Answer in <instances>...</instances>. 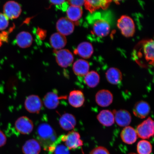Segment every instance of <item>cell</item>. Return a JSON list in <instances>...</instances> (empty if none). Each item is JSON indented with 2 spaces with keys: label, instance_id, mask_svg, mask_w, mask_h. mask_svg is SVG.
Listing matches in <instances>:
<instances>
[{
  "label": "cell",
  "instance_id": "33",
  "mask_svg": "<svg viewBox=\"0 0 154 154\" xmlns=\"http://www.w3.org/2000/svg\"><path fill=\"white\" fill-rule=\"evenodd\" d=\"M67 2L71 6L81 7L84 5L85 1H69Z\"/></svg>",
  "mask_w": 154,
  "mask_h": 154
},
{
  "label": "cell",
  "instance_id": "10",
  "mask_svg": "<svg viewBox=\"0 0 154 154\" xmlns=\"http://www.w3.org/2000/svg\"><path fill=\"white\" fill-rule=\"evenodd\" d=\"M112 112L114 115L115 121L119 126H128L131 122V116L128 111L125 109L113 110Z\"/></svg>",
  "mask_w": 154,
  "mask_h": 154
},
{
  "label": "cell",
  "instance_id": "36",
  "mask_svg": "<svg viewBox=\"0 0 154 154\" xmlns=\"http://www.w3.org/2000/svg\"><path fill=\"white\" fill-rule=\"evenodd\" d=\"M128 154H136L135 153H130Z\"/></svg>",
  "mask_w": 154,
  "mask_h": 154
},
{
  "label": "cell",
  "instance_id": "14",
  "mask_svg": "<svg viewBox=\"0 0 154 154\" xmlns=\"http://www.w3.org/2000/svg\"><path fill=\"white\" fill-rule=\"evenodd\" d=\"M111 2L106 0H88L85 1L84 5L86 9L92 13L99 9H107Z\"/></svg>",
  "mask_w": 154,
  "mask_h": 154
},
{
  "label": "cell",
  "instance_id": "4",
  "mask_svg": "<svg viewBox=\"0 0 154 154\" xmlns=\"http://www.w3.org/2000/svg\"><path fill=\"white\" fill-rule=\"evenodd\" d=\"M60 140L64 142L69 150L76 149L83 145L80 134L75 131H71L67 134L61 136Z\"/></svg>",
  "mask_w": 154,
  "mask_h": 154
},
{
  "label": "cell",
  "instance_id": "31",
  "mask_svg": "<svg viewBox=\"0 0 154 154\" xmlns=\"http://www.w3.org/2000/svg\"><path fill=\"white\" fill-rule=\"evenodd\" d=\"M54 152L55 154H70L68 148L63 144L56 146Z\"/></svg>",
  "mask_w": 154,
  "mask_h": 154
},
{
  "label": "cell",
  "instance_id": "8",
  "mask_svg": "<svg viewBox=\"0 0 154 154\" xmlns=\"http://www.w3.org/2000/svg\"><path fill=\"white\" fill-rule=\"evenodd\" d=\"M55 57L57 64L64 68L70 66L74 61V56L69 50L67 49L59 50L56 53Z\"/></svg>",
  "mask_w": 154,
  "mask_h": 154
},
{
  "label": "cell",
  "instance_id": "30",
  "mask_svg": "<svg viewBox=\"0 0 154 154\" xmlns=\"http://www.w3.org/2000/svg\"><path fill=\"white\" fill-rule=\"evenodd\" d=\"M9 19L5 15L0 13V31L4 30L8 26Z\"/></svg>",
  "mask_w": 154,
  "mask_h": 154
},
{
  "label": "cell",
  "instance_id": "15",
  "mask_svg": "<svg viewBox=\"0 0 154 154\" xmlns=\"http://www.w3.org/2000/svg\"><path fill=\"white\" fill-rule=\"evenodd\" d=\"M59 123L61 128L65 131L72 130L76 125V120L74 115L69 113H65L59 119Z\"/></svg>",
  "mask_w": 154,
  "mask_h": 154
},
{
  "label": "cell",
  "instance_id": "22",
  "mask_svg": "<svg viewBox=\"0 0 154 154\" xmlns=\"http://www.w3.org/2000/svg\"><path fill=\"white\" fill-rule=\"evenodd\" d=\"M16 41L19 47L22 48H26L32 45L33 38L31 34L29 32H22L17 35Z\"/></svg>",
  "mask_w": 154,
  "mask_h": 154
},
{
  "label": "cell",
  "instance_id": "12",
  "mask_svg": "<svg viewBox=\"0 0 154 154\" xmlns=\"http://www.w3.org/2000/svg\"><path fill=\"white\" fill-rule=\"evenodd\" d=\"M96 103L102 107H107L112 103L113 96L111 92L107 90H101L98 91L95 96Z\"/></svg>",
  "mask_w": 154,
  "mask_h": 154
},
{
  "label": "cell",
  "instance_id": "13",
  "mask_svg": "<svg viewBox=\"0 0 154 154\" xmlns=\"http://www.w3.org/2000/svg\"><path fill=\"white\" fill-rule=\"evenodd\" d=\"M151 108L147 102L140 101L137 103L135 105L133 112L135 116L140 119L146 118L149 115Z\"/></svg>",
  "mask_w": 154,
  "mask_h": 154
},
{
  "label": "cell",
  "instance_id": "32",
  "mask_svg": "<svg viewBox=\"0 0 154 154\" xmlns=\"http://www.w3.org/2000/svg\"><path fill=\"white\" fill-rule=\"evenodd\" d=\"M89 154H110V153L108 150L106 148L102 146H99L92 150Z\"/></svg>",
  "mask_w": 154,
  "mask_h": 154
},
{
  "label": "cell",
  "instance_id": "2",
  "mask_svg": "<svg viewBox=\"0 0 154 154\" xmlns=\"http://www.w3.org/2000/svg\"><path fill=\"white\" fill-rule=\"evenodd\" d=\"M117 26L121 33L126 37L133 36L135 26L133 19L127 15H122L117 21Z\"/></svg>",
  "mask_w": 154,
  "mask_h": 154
},
{
  "label": "cell",
  "instance_id": "5",
  "mask_svg": "<svg viewBox=\"0 0 154 154\" xmlns=\"http://www.w3.org/2000/svg\"><path fill=\"white\" fill-rule=\"evenodd\" d=\"M43 102L37 95H30L27 97L24 102L25 108L28 112L39 113L43 107Z\"/></svg>",
  "mask_w": 154,
  "mask_h": 154
},
{
  "label": "cell",
  "instance_id": "19",
  "mask_svg": "<svg viewBox=\"0 0 154 154\" xmlns=\"http://www.w3.org/2000/svg\"><path fill=\"white\" fill-rule=\"evenodd\" d=\"M89 63L84 60L79 59L73 65V70L75 74L79 76H84L89 72Z\"/></svg>",
  "mask_w": 154,
  "mask_h": 154
},
{
  "label": "cell",
  "instance_id": "7",
  "mask_svg": "<svg viewBox=\"0 0 154 154\" xmlns=\"http://www.w3.org/2000/svg\"><path fill=\"white\" fill-rule=\"evenodd\" d=\"M3 12L8 18L13 19L18 18L22 12V8L17 2L10 1L5 3L3 7Z\"/></svg>",
  "mask_w": 154,
  "mask_h": 154
},
{
  "label": "cell",
  "instance_id": "11",
  "mask_svg": "<svg viewBox=\"0 0 154 154\" xmlns=\"http://www.w3.org/2000/svg\"><path fill=\"white\" fill-rule=\"evenodd\" d=\"M93 30L94 34L98 37H105L110 32V25L104 19H99L94 23Z\"/></svg>",
  "mask_w": 154,
  "mask_h": 154
},
{
  "label": "cell",
  "instance_id": "1",
  "mask_svg": "<svg viewBox=\"0 0 154 154\" xmlns=\"http://www.w3.org/2000/svg\"><path fill=\"white\" fill-rule=\"evenodd\" d=\"M37 134L39 142L44 150L52 153L58 144L56 133L51 125L43 123L38 126Z\"/></svg>",
  "mask_w": 154,
  "mask_h": 154
},
{
  "label": "cell",
  "instance_id": "29",
  "mask_svg": "<svg viewBox=\"0 0 154 154\" xmlns=\"http://www.w3.org/2000/svg\"><path fill=\"white\" fill-rule=\"evenodd\" d=\"M137 151L138 154H151L152 151V144L148 140H140L137 144Z\"/></svg>",
  "mask_w": 154,
  "mask_h": 154
},
{
  "label": "cell",
  "instance_id": "25",
  "mask_svg": "<svg viewBox=\"0 0 154 154\" xmlns=\"http://www.w3.org/2000/svg\"><path fill=\"white\" fill-rule=\"evenodd\" d=\"M51 47L56 50L62 49L67 43L66 37L59 32H56L52 35L50 39Z\"/></svg>",
  "mask_w": 154,
  "mask_h": 154
},
{
  "label": "cell",
  "instance_id": "26",
  "mask_svg": "<svg viewBox=\"0 0 154 154\" xmlns=\"http://www.w3.org/2000/svg\"><path fill=\"white\" fill-rule=\"evenodd\" d=\"M154 41L147 40L143 43V51L146 60L149 64L153 65L154 60Z\"/></svg>",
  "mask_w": 154,
  "mask_h": 154
},
{
  "label": "cell",
  "instance_id": "18",
  "mask_svg": "<svg viewBox=\"0 0 154 154\" xmlns=\"http://www.w3.org/2000/svg\"><path fill=\"white\" fill-rule=\"evenodd\" d=\"M60 97L55 91L48 92L44 96L43 103L47 109H56L58 106Z\"/></svg>",
  "mask_w": 154,
  "mask_h": 154
},
{
  "label": "cell",
  "instance_id": "17",
  "mask_svg": "<svg viewBox=\"0 0 154 154\" xmlns=\"http://www.w3.org/2000/svg\"><path fill=\"white\" fill-rule=\"evenodd\" d=\"M120 136L122 141L128 144L135 143L138 137L136 130L130 126L125 127L123 129L121 132Z\"/></svg>",
  "mask_w": 154,
  "mask_h": 154
},
{
  "label": "cell",
  "instance_id": "27",
  "mask_svg": "<svg viewBox=\"0 0 154 154\" xmlns=\"http://www.w3.org/2000/svg\"><path fill=\"white\" fill-rule=\"evenodd\" d=\"M67 18L72 22H76L82 18V10L81 7L70 6L66 10Z\"/></svg>",
  "mask_w": 154,
  "mask_h": 154
},
{
  "label": "cell",
  "instance_id": "24",
  "mask_svg": "<svg viewBox=\"0 0 154 154\" xmlns=\"http://www.w3.org/2000/svg\"><path fill=\"white\" fill-rule=\"evenodd\" d=\"M106 76L108 82L113 85L120 83L122 79V73L119 69L115 67L109 69L106 72Z\"/></svg>",
  "mask_w": 154,
  "mask_h": 154
},
{
  "label": "cell",
  "instance_id": "21",
  "mask_svg": "<svg viewBox=\"0 0 154 154\" xmlns=\"http://www.w3.org/2000/svg\"><path fill=\"white\" fill-rule=\"evenodd\" d=\"M97 118L101 124L106 127L112 126L115 122L112 112L107 109L101 111L97 115Z\"/></svg>",
  "mask_w": 154,
  "mask_h": 154
},
{
  "label": "cell",
  "instance_id": "3",
  "mask_svg": "<svg viewBox=\"0 0 154 154\" xmlns=\"http://www.w3.org/2000/svg\"><path fill=\"white\" fill-rule=\"evenodd\" d=\"M136 131L138 137L143 139H148L153 137L154 122L150 117L138 125Z\"/></svg>",
  "mask_w": 154,
  "mask_h": 154
},
{
  "label": "cell",
  "instance_id": "35",
  "mask_svg": "<svg viewBox=\"0 0 154 154\" xmlns=\"http://www.w3.org/2000/svg\"><path fill=\"white\" fill-rule=\"evenodd\" d=\"M6 35L4 33L0 34V47L2 45V42L6 40V38H7Z\"/></svg>",
  "mask_w": 154,
  "mask_h": 154
},
{
  "label": "cell",
  "instance_id": "20",
  "mask_svg": "<svg viewBox=\"0 0 154 154\" xmlns=\"http://www.w3.org/2000/svg\"><path fill=\"white\" fill-rule=\"evenodd\" d=\"M41 149L39 142L34 139L27 140L22 147L23 153L24 154H39Z\"/></svg>",
  "mask_w": 154,
  "mask_h": 154
},
{
  "label": "cell",
  "instance_id": "9",
  "mask_svg": "<svg viewBox=\"0 0 154 154\" xmlns=\"http://www.w3.org/2000/svg\"><path fill=\"white\" fill-rule=\"evenodd\" d=\"M74 23L67 18H61L57 23L58 32L65 36L72 34L74 32Z\"/></svg>",
  "mask_w": 154,
  "mask_h": 154
},
{
  "label": "cell",
  "instance_id": "16",
  "mask_svg": "<svg viewBox=\"0 0 154 154\" xmlns=\"http://www.w3.org/2000/svg\"><path fill=\"white\" fill-rule=\"evenodd\" d=\"M85 99L84 93L79 90L71 91L68 97L69 103L75 108L82 107L84 105Z\"/></svg>",
  "mask_w": 154,
  "mask_h": 154
},
{
  "label": "cell",
  "instance_id": "28",
  "mask_svg": "<svg viewBox=\"0 0 154 154\" xmlns=\"http://www.w3.org/2000/svg\"><path fill=\"white\" fill-rule=\"evenodd\" d=\"M100 77L98 73L95 71L88 72L84 78V81L86 85L90 88H95L99 84Z\"/></svg>",
  "mask_w": 154,
  "mask_h": 154
},
{
  "label": "cell",
  "instance_id": "6",
  "mask_svg": "<svg viewBox=\"0 0 154 154\" xmlns=\"http://www.w3.org/2000/svg\"><path fill=\"white\" fill-rule=\"evenodd\" d=\"M15 127L16 130L20 134H29L33 131V122L26 116L19 117L15 121Z\"/></svg>",
  "mask_w": 154,
  "mask_h": 154
},
{
  "label": "cell",
  "instance_id": "23",
  "mask_svg": "<svg viewBox=\"0 0 154 154\" xmlns=\"http://www.w3.org/2000/svg\"><path fill=\"white\" fill-rule=\"evenodd\" d=\"M76 52L80 57L84 59H88L91 57L94 52L92 44L88 42L81 43L77 47Z\"/></svg>",
  "mask_w": 154,
  "mask_h": 154
},
{
  "label": "cell",
  "instance_id": "34",
  "mask_svg": "<svg viewBox=\"0 0 154 154\" xmlns=\"http://www.w3.org/2000/svg\"><path fill=\"white\" fill-rule=\"evenodd\" d=\"M6 142V137L5 134L0 130V147L5 145Z\"/></svg>",
  "mask_w": 154,
  "mask_h": 154
}]
</instances>
